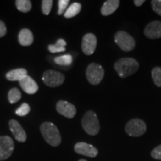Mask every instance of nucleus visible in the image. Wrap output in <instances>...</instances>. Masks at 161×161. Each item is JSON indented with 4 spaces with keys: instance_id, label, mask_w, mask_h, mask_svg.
Wrapping results in <instances>:
<instances>
[{
    "instance_id": "4468645a",
    "label": "nucleus",
    "mask_w": 161,
    "mask_h": 161,
    "mask_svg": "<svg viewBox=\"0 0 161 161\" xmlns=\"http://www.w3.org/2000/svg\"><path fill=\"white\" fill-rule=\"evenodd\" d=\"M19 85L24 91L28 94H35L38 90V85L35 80L30 77L29 75H26L23 79L19 81Z\"/></svg>"
},
{
    "instance_id": "4be33fe9",
    "label": "nucleus",
    "mask_w": 161,
    "mask_h": 161,
    "mask_svg": "<svg viewBox=\"0 0 161 161\" xmlns=\"http://www.w3.org/2000/svg\"><path fill=\"white\" fill-rule=\"evenodd\" d=\"M21 96V92L17 88H12L11 90H10L8 97L10 103L14 104L20 100Z\"/></svg>"
},
{
    "instance_id": "ddd939ff",
    "label": "nucleus",
    "mask_w": 161,
    "mask_h": 161,
    "mask_svg": "<svg viewBox=\"0 0 161 161\" xmlns=\"http://www.w3.org/2000/svg\"><path fill=\"white\" fill-rule=\"evenodd\" d=\"M9 127L10 130H11L12 134H13L14 136V138L18 141V142H25L26 139H27L26 133L25 130H24L23 127L21 126V125H20L17 120H10Z\"/></svg>"
},
{
    "instance_id": "2eb2a0df",
    "label": "nucleus",
    "mask_w": 161,
    "mask_h": 161,
    "mask_svg": "<svg viewBox=\"0 0 161 161\" xmlns=\"http://www.w3.org/2000/svg\"><path fill=\"white\" fill-rule=\"evenodd\" d=\"M119 4V0H108L104 2L101 8V14L103 16L111 15L118 9Z\"/></svg>"
},
{
    "instance_id": "c756f323",
    "label": "nucleus",
    "mask_w": 161,
    "mask_h": 161,
    "mask_svg": "<svg viewBox=\"0 0 161 161\" xmlns=\"http://www.w3.org/2000/svg\"><path fill=\"white\" fill-rule=\"evenodd\" d=\"M146 3V1L145 0H134V5L136 6H137V7H140L142 5H143V3Z\"/></svg>"
},
{
    "instance_id": "7c9ffc66",
    "label": "nucleus",
    "mask_w": 161,
    "mask_h": 161,
    "mask_svg": "<svg viewBox=\"0 0 161 161\" xmlns=\"http://www.w3.org/2000/svg\"><path fill=\"white\" fill-rule=\"evenodd\" d=\"M78 161H86V160H78Z\"/></svg>"
},
{
    "instance_id": "9b49d317",
    "label": "nucleus",
    "mask_w": 161,
    "mask_h": 161,
    "mask_svg": "<svg viewBox=\"0 0 161 161\" xmlns=\"http://www.w3.org/2000/svg\"><path fill=\"white\" fill-rule=\"evenodd\" d=\"M56 110L60 115L65 116L66 118L72 119L76 114V108L73 104L66 102L60 100L56 104Z\"/></svg>"
},
{
    "instance_id": "f8f14e48",
    "label": "nucleus",
    "mask_w": 161,
    "mask_h": 161,
    "mask_svg": "<svg viewBox=\"0 0 161 161\" xmlns=\"http://www.w3.org/2000/svg\"><path fill=\"white\" fill-rule=\"evenodd\" d=\"M144 35L149 39H159L161 37V22L152 21L146 25Z\"/></svg>"
},
{
    "instance_id": "f3484780",
    "label": "nucleus",
    "mask_w": 161,
    "mask_h": 161,
    "mask_svg": "<svg viewBox=\"0 0 161 161\" xmlns=\"http://www.w3.org/2000/svg\"><path fill=\"white\" fill-rule=\"evenodd\" d=\"M26 75H28L27 70L23 68H19V69H15L9 71L6 74V78L11 81H16V80L19 81Z\"/></svg>"
},
{
    "instance_id": "423d86ee",
    "label": "nucleus",
    "mask_w": 161,
    "mask_h": 161,
    "mask_svg": "<svg viewBox=\"0 0 161 161\" xmlns=\"http://www.w3.org/2000/svg\"><path fill=\"white\" fill-rule=\"evenodd\" d=\"M115 42L122 51L130 52L135 48V40L129 34L119 31L115 35Z\"/></svg>"
},
{
    "instance_id": "f257e3e1",
    "label": "nucleus",
    "mask_w": 161,
    "mask_h": 161,
    "mask_svg": "<svg viewBox=\"0 0 161 161\" xmlns=\"http://www.w3.org/2000/svg\"><path fill=\"white\" fill-rule=\"evenodd\" d=\"M140 67L139 63L134 58H122L114 64V69L120 78H125L137 72Z\"/></svg>"
},
{
    "instance_id": "393cba45",
    "label": "nucleus",
    "mask_w": 161,
    "mask_h": 161,
    "mask_svg": "<svg viewBox=\"0 0 161 161\" xmlns=\"http://www.w3.org/2000/svg\"><path fill=\"white\" fill-rule=\"evenodd\" d=\"M30 112V106L27 103L22 104L18 109L16 110V114L19 116H25Z\"/></svg>"
},
{
    "instance_id": "bb28decb",
    "label": "nucleus",
    "mask_w": 161,
    "mask_h": 161,
    "mask_svg": "<svg viewBox=\"0 0 161 161\" xmlns=\"http://www.w3.org/2000/svg\"><path fill=\"white\" fill-rule=\"evenodd\" d=\"M152 7L153 11L161 16V0H152Z\"/></svg>"
},
{
    "instance_id": "9d476101",
    "label": "nucleus",
    "mask_w": 161,
    "mask_h": 161,
    "mask_svg": "<svg viewBox=\"0 0 161 161\" xmlns=\"http://www.w3.org/2000/svg\"><path fill=\"white\" fill-rule=\"evenodd\" d=\"M74 150L78 154L90 158H96L98 155V150L96 147L92 145L86 143L84 142H78L75 145Z\"/></svg>"
},
{
    "instance_id": "a211bd4d",
    "label": "nucleus",
    "mask_w": 161,
    "mask_h": 161,
    "mask_svg": "<svg viewBox=\"0 0 161 161\" xmlns=\"http://www.w3.org/2000/svg\"><path fill=\"white\" fill-rule=\"evenodd\" d=\"M81 10V5L78 3H74L66 10L65 13H64V17L69 19L75 17L78 13Z\"/></svg>"
},
{
    "instance_id": "a878e982",
    "label": "nucleus",
    "mask_w": 161,
    "mask_h": 161,
    "mask_svg": "<svg viewBox=\"0 0 161 161\" xmlns=\"http://www.w3.org/2000/svg\"><path fill=\"white\" fill-rule=\"evenodd\" d=\"M69 0H59L58 1V15H62L66 9V7L69 5Z\"/></svg>"
},
{
    "instance_id": "6ab92c4d",
    "label": "nucleus",
    "mask_w": 161,
    "mask_h": 161,
    "mask_svg": "<svg viewBox=\"0 0 161 161\" xmlns=\"http://www.w3.org/2000/svg\"><path fill=\"white\" fill-rule=\"evenodd\" d=\"M66 42L63 39H59L54 45H49L48 49L52 53H58V52H63L66 50Z\"/></svg>"
},
{
    "instance_id": "f03ea898",
    "label": "nucleus",
    "mask_w": 161,
    "mask_h": 161,
    "mask_svg": "<svg viewBox=\"0 0 161 161\" xmlns=\"http://www.w3.org/2000/svg\"><path fill=\"white\" fill-rule=\"evenodd\" d=\"M40 131L44 140L50 146L56 147L61 142V136L55 124L49 122H43L40 126Z\"/></svg>"
},
{
    "instance_id": "412c9836",
    "label": "nucleus",
    "mask_w": 161,
    "mask_h": 161,
    "mask_svg": "<svg viewBox=\"0 0 161 161\" xmlns=\"http://www.w3.org/2000/svg\"><path fill=\"white\" fill-rule=\"evenodd\" d=\"M55 64L60 66H69L72 63V57L70 55L58 56L54 59Z\"/></svg>"
},
{
    "instance_id": "0eeeda50",
    "label": "nucleus",
    "mask_w": 161,
    "mask_h": 161,
    "mask_svg": "<svg viewBox=\"0 0 161 161\" xmlns=\"http://www.w3.org/2000/svg\"><path fill=\"white\" fill-rule=\"evenodd\" d=\"M42 79L46 85L50 87H56L64 83L65 80V76L60 72L55 70H47L43 73Z\"/></svg>"
},
{
    "instance_id": "39448f33",
    "label": "nucleus",
    "mask_w": 161,
    "mask_h": 161,
    "mask_svg": "<svg viewBox=\"0 0 161 161\" xmlns=\"http://www.w3.org/2000/svg\"><path fill=\"white\" fill-rule=\"evenodd\" d=\"M125 132L130 136L139 137L146 132L147 127L145 122L140 119H133L126 124Z\"/></svg>"
},
{
    "instance_id": "dca6fc26",
    "label": "nucleus",
    "mask_w": 161,
    "mask_h": 161,
    "mask_svg": "<svg viewBox=\"0 0 161 161\" xmlns=\"http://www.w3.org/2000/svg\"><path fill=\"white\" fill-rule=\"evenodd\" d=\"M19 43L20 45L24 46H28L31 45L34 41V36L32 32L28 29H23L19 31Z\"/></svg>"
},
{
    "instance_id": "20e7f679",
    "label": "nucleus",
    "mask_w": 161,
    "mask_h": 161,
    "mask_svg": "<svg viewBox=\"0 0 161 161\" xmlns=\"http://www.w3.org/2000/svg\"><path fill=\"white\" fill-rule=\"evenodd\" d=\"M104 70L102 66L96 63H91L87 66L86 76L90 84L97 85L104 78Z\"/></svg>"
},
{
    "instance_id": "cd10ccee",
    "label": "nucleus",
    "mask_w": 161,
    "mask_h": 161,
    "mask_svg": "<svg viewBox=\"0 0 161 161\" xmlns=\"http://www.w3.org/2000/svg\"><path fill=\"white\" fill-rule=\"evenodd\" d=\"M151 155L156 160H161V145L157 146L152 150V152H151Z\"/></svg>"
},
{
    "instance_id": "6e6552de",
    "label": "nucleus",
    "mask_w": 161,
    "mask_h": 161,
    "mask_svg": "<svg viewBox=\"0 0 161 161\" xmlns=\"http://www.w3.org/2000/svg\"><path fill=\"white\" fill-rule=\"evenodd\" d=\"M14 149V142L8 136H0V160L11 156Z\"/></svg>"
},
{
    "instance_id": "7ed1b4c3",
    "label": "nucleus",
    "mask_w": 161,
    "mask_h": 161,
    "mask_svg": "<svg viewBox=\"0 0 161 161\" xmlns=\"http://www.w3.org/2000/svg\"><path fill=\"white\" fill-rule=\"evenodd\" d=\"M81 125L84 130L89 135L95 136L99 132V121L96 114L92 110H89L84 114L81 120Z\"/></svg>"
},
{
    "instance_id": "b1692460",
    "label": "nucleus",
    "mask_w": 161,
    "mask_h": 161,
    "mask_svg": "<svg viewBox=\"0 0 161 161\" xmlns=\"http://www.w3.org/2000/svg\"><path fill=\"white\" fill-rule=\"evenodd\" d=\"M53 1L52 0H43L42 2V12L44 15H49L51 11Z\"/></svg>"
},
{
    "instance_id": "c85d7f7f",
    "label": "nucleus",
    "mask_w": 161,
    "mask_h": 161,
    "mask_svg": "<svg viewBox=\"0 0 161 161\" xmlns=\"http://www.w3.org/2000/svg\"><path fill=\"white\" fill-rule=\"evenodd\" d=\"M6 31H7V29H6L5 24L0 20V37H4L6 35Z\"/></svg>"
},
{
    "instance_id": "5701e85b",
    "label": "nucleus",
    "mask_w": 161,
    "mask_h": 161,
    "mask_svg": "<svg viewBox=\"0 0 161 161\" xmlns=\"http://www.w3.org/2000/svg\"><path fill=\"white\" fill-rule=\"evenodd\" d=\"M152 77L154 84L158 87H161V67L153 68L152 70Z\"/></svg>"
},
{
    "instance_id": "aec40b11",
    "label": "nucleus",
    "mask_w": 161,
    "mask_h": 161,
    "mask_svg": "<svg viewBox=\"0 0 161 161\" xmlns=\"http://www.w3.org/2000/svg\"><path fill=\"white\" fill-rule=\"evenodd\" d=\"M16 6L19 11L27 13L31 9V2L29 0H17L15 2Z\"/></svg>"
},
{
    "instance_id": "1a4fd4ad",
    "label": "nucleus",
    "mask_w": 161,
    "mask_h": 161,
    "mask_svg": "<svg viewBox=\"0 0 161 161\" xmlns=\"http://www.w3.org/2000/svg\"><path fill=\"white\" fill-rule=\"evenodd\" d=\"M97 46V38L92 33L86 34L83 37L81 43L82 51L86 55H91L94 53Z\"/></svg>"
}]
</instances>
